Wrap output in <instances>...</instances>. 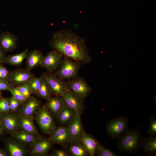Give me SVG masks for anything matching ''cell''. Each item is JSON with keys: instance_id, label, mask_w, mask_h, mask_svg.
I'll list each match as a JSON object with an SVG mask.
<instances>
[{"instance_id": "cell-1", "label": "cell", "mask_w": 156, "mask_h": 156, "mask_svg": "<svg viewBox=\"0 0 156 156\" xmlns=\"http://www.w3.org/2000/svg\"><path fill=\"white\" fill-rule=\"evenodd\" d=\"M53 50L56 51L81 65L89 63L90 55L85 38L79 36L71 29L55 32L49 42Z\"/></svg>"}, {"instance_id": "cell-2", "label": "cell", "mask_w": 156, "mask_h": 156, "mask_svg": "<svg viewBox=\"0 0 156 156\" xmlns=\"http://www.w3.org/2000/svg\"><path fill=\"white\" fill-rule=\"evenodd\" d=\"M142 138L139 129H128L124 135L118 140L117 148L120 152L129 154L138 152L141 149Z\"/></svg>"}, {"instance_id": "cell-3", "label": "cell", "mask_w": 156, "mask_h": 156, "mask_svg": "<svg viewBox=\"0 0 156 156\" xmlns=\"http://www.w3.org/2000/svg\"><path fill=\"white\" fill-rule=\"evenodd\" d=\"M129 122L128 119L125 116L112 118L106 124V132L111 138L119 140L127 131Z\"/></svg>"}, {"instance_id": "cell-4", "label": "cell", "mask_w": 156, "mask_h": 156, "mask_svg": "<svg viewBox=\"0 0 156 156\" xmlns=\"http://www.w3.org/2000/svg\"><path fill=\"white\" fill-rule=\"evenodd\" d=\"M81 66L79 63L64 56L60 66V69L54 73L64 81L75 79L78 77V72Z\"/></svg>"}, {"instance_id": "cell-5", "label": "cell", "mask_w": 156, "mask_h": 156, "mask_svg": "<svg viewBox=\"0 0 156 156\" xmlns=\"http://www.w3.org/2000/svg\"><path fill=\"white\" fill-rule=\"evenodd\" d=\"M35 120L41 130L49 134L55 127L51 114L45 105L40 107L35 114Z\"/></svg>"}, {"instance_id": "cell-6", "label": "cell", "mask_w": 156, "mask_h": 156, "mask_svg": "<svg viewBox=\"0 0 156 156\" xmlns=\"http://www.w3.org/2000/svg\"><path fill=\"white\" fill-rule=\"evenodd\" d=\"M43 74L47 80L51 96L62 97L70 90L66 82L59 78L53 73L47 72Z\"/></svg>"}, {"instance_id": "cell-7", "label": "cell", "mask_w": 156, "mask_h": 156, "mask_svg": "<svg viewBox=\"0 0 156 156\" xmlns=\"http://www.w3.org/2000/svg\"><path fill=\"white\" fill-rule=\"evenodd\" d=\"M49 134V138L53 144L60 145L66 149L70 142L68 126L60 125L55 127Z\"/></svg>"}, {"instance_id": "cell-8", "label": "cell", "mask_w": 156, "mask_h": 156, "mask_svg": "<svg viewBox=\"0 0 156 156\" xmlns=\"http://www.w3.org/2000/svg\"><path fill=\"white\" fill-rule=\"evenodd\" d=\"M70 90L84 99L92 90L91 87L83 77H78L66 82Z\"/></svg>"}, {"instance_id": "cell-9", "label": "cell", "mask_w": 156, "mask_h": 156, "mask_svg": "<svg viewBox=\"0 0 156 156\" xmlns=\"http://www.w3.org/2000/svg\"><path fill=\"white\" fill-rule=\"evenodd\" d=\"M0 121L3 130L11 134L21 130L19 115L11 112L3 113Z\"/></svg>"}, {"instance_id": "cell-10", "label": "cell", "mask_w": 156, "mask_h": 156, "mask_svg": "<svg viewBox=\"0 0 156 156\" xmlns=\"http://www.w3.org/2000/svg\"><path fill=\"white\" fill-rule=\"evenodd\" d=\"M62 97L66 105L73 109L78 116H81L85 108L84 99L70 90Z\"/></svg>"}, {"instance_id": "cell-11", "label": "cell", "mask_w": 156, "mask_h": 156, "mask_svg": "<svg viewBox=\"0 0 156 156\" xmlns=\"http://www.w3.org/2000/svg\"><path fill=\"white\" fill-rule=\"evenodd\" d=\"M53 144L49 138L40 136L29 145V152L34 156L47 155L51 148Z\"/></svg>"}, {"instance_id": "cell-12", "label": "cell", "mask_w": 156, "mask_h": 156, "mask_svg": "<svg viewBox=\"0 0 156 156\" xmlns=\"http://www.w3.org/2000/svg\"><path fill=\"white\" fill-rule=\"evenodd\" d=\"M63 55L54 50L49 52L44 56L40 66L45 69L47 72L53 73L56 71L61 64Z\"/></svg>"}, {"instance_id": "cell-13", "label": "cell", "mask_w": 156, "mask_h": 156, "mask_svg": "<svg viewBox=\"0 0 156 156\" xmlns=\"http://www.w3.org/2000/svg\"><path fill=\"white\" fill-rule=\"evenodd\" d=\"M34 75L26 68H19L11 72L10 82L14 87L27 83Z\"/></svg>"}, {"instance_id": "cell-14", "label": "cell", "mask_w": 156, "mask_h": 156, "mask_svg": "<svg viewBox=\"0 0 156 156\" xmlns=\"http://www.w3.org/2000/svg\"><path fill=\"white\" fill-rule=\"evenodd\" d=\"M16 36L9 31L0 34V47L5 53L13 51L18 47Z\"/></svg>"}, {"instance_id": "cell-15", "label": "cell", "mask_w": 156, "mask_h": 156, "mask_svg": "<svg viewBox=\"0 0 156 156\" xmlns=\"http://www.w3.org/2000/svg\"><path fill=\"white\" fill-rule=\"evenodd\" d=\"M40 102L33 96H31L22 105L20 114L33 116L40 107Z\"/></svg>"}, {"instance_id": "cell-16", "label": "cell", "mask_w": 156, "mask_h": 156, "mask_svg": "<svg viewBox=\"0 0 156 156\" xmlns=\"http://www.w3.org/2000/svg\"><path fill=\"white\" fill-rule=\"evenodd\" d=\"M77 116L73 109L65 104L56 118L60 125L68 126Z\"/></svg>"}, {"instance_id": "cell-17", "label": "cell", "mask_w": 156, "mask_h": 156, "mask_svg": "<svg viewBox=\"0 0 156 156\" xmlns=\"http://www.w3.org/2000/svg\"><path fill=\"white\" fill-rule=\"evenodd\" d=\"M25 145L15 139L9 140L6 142V146L10 155L11 156H24L28 150Z\"/></svg>"}, {"instance_id": "cell-18", "label": "cell", "mask_w": 156, "mask_h": 156, "mask_svg": "<svg viewBox=\"0 0 156 156\" xmlns=\"http://www.w3.org/2000/svg\"><path fill=\"white\" fill-rule=\"evenodd\" d=\"M80 141L89 155L94 156L96 150L100 144L96 139L92 135L84 131Z\"/></svg>"}, {"instance_id": "cell-19", "label": "cell", "mask_w": 156, "mask_h": 156, "mask_svg": "<svg viewBox=\"0 0 156 156\" xmlns=\"http://www.w3.org/2000/svg\"><path fill=\"white\" fill-rule=\"evenodd\" d=\"M44 57L43 54L37 49L29 52L26 59L27 68L29 70L40 66Z\"/></svg>"}, {"instance_id": "cell-20", "label": "cell", "mask_w": 156, "mask_h": 156, "mask_svg": "<svg viewBox=\"0 0 156 156\" xmlns=\"http://www.w3.org/2000/svg\"><path fill=\"white\" fill-rule=\"evenodd\" d=\"M68 127L70 131V141L80 140L81 136L84 131L80 116H77Z\"/></svg>"}, {"instance_id": "cell-21", "label": "cell", "mask_w": 156, "mask_h": 156, "mask_svg": "<svg viewBox=\"0 0 156 156\" xmlns=\"http://www.w3.org/2000/svg\"><path fill=\"white\" fill-rule=\"evenodd\" d=\"M65 105L62 97L55 96L48 98L45 105L51 114L56 117Z\"/></svg>"}, {"instance_id": "cell-22", "label": "cell", "mask_w": 156, "mask_h": 156, "mask_svg": "<svg viewBox=\"0 0 156 156\" xmlns=\"http://www.w3.org/2000/svg\"><path fill=\"white\" fill-rule=\"evenodd\" d=\"M19 124L22 130L40 136L34 122L33 116H26L19 114Z\"/></svg>"}, {"instance_id": "cell-23", "label": "cell", "mask_w": 156, "mask_h": 156, "mask_svg": "<svg viewBox=\"0 0 156 156\" xmlns=\"http://www.w3.org/2000/svg\"><path fill=\"white\" fill-rule=\"evenodd\" d=\"M66 149L69 155L73 156L90 155L80 140L70 141Z\"/></svg>"}, {"instance_id": "cell-24", "label": "cell", "mask_w": 156, "mask_h": 156, "mask_svg": "<svg viewBox=\"0 0 156 156\" xmlns=\"http://www.w3.org/2000/svg\"><path fill=\"white\" fill-rule=\"evenodd\" d=\"M141 149L150 155H156V136L150 135L142 138Z\"/></svg>"}, {"instance_id": "cell-25", "label": "cell", "mask_w": 156, "mask_h": 156, "mask_svg": "<svg viewBox=\"0 0 156 156\" xmlns=\"http://www.w3.org/2000/svg\"><path fill=\"white\" fill-rule=\"evenodd\" d=\"M12 136L14 139L20 141L25 145H30L40 136L20 130L11 134Z\"/></svg>"}, {"instance_id": "cell-26", "label": "cell", "mask_w": 156, "mask_h": 156, "mask_svg": "<svg viewBox=\"0 0 156 156\" xmlns=\"http://www.w3.org/2000/svg\"><path fill=\"white\" fill-rule=\"evenodd\" d=\"M28 52V50L26 49L19 53L7 56L4 63L16 66H20L26 59Z\"/></svg>"}, {"instance_id": "cell-27", "label": "cell", "mask_w": 156, "mask_h": 156, "mask_svg": "<svg viewBox=\"0 0 156 156\" xmlns=\"http://www.w3.org/2000/svg\"><path fill=\"white\" fill-rule=\"evenodd\" d=\"M41 77V84L35 94L38 97L47 100L51 96L50 89L44 75L42 74Z\"/></svg>"}, {"instance_id": "cell-28", "label": "cell", "mask_w": 156, "mask_h": 156, "mask_svg": "<svg viewBox=\"0 0 156 156\" xmlns=\"http://www.w3.org/2000/svg\"><path fill=\"white\" fill-rule=\"evenodd\" d=\"M94 155L98 156H117L116 153L111 149L99 145L96 150Z\"/></svg>"}, {"instance_id": "cell-29", "label": "cell", "mask_w": 156, "mask_h": 156, "mask_svg": "<svg viewBox=\"0 0 156 156\" xmlns=\"http://www.w3.org/2000/svg\"><path fill=\"white\" fill-rule=\"evenodd\" d=\"M41 82V77H37L34 76L27 83L32 94H36L40 87Z\"/></svg>"}, {"instance_id": "cell-30", "label": "cell", "mask_w": 156, "mask_h": 156, "mask_svg": "<svg viewBox=\"0 0 156 156\" xmlns=\"http://www.w3.org/2000/svg\"><path fill=\"white\" fill-rule=\"evenodd\" d=\"M12 95V96L16 100L22 105L27 100V99L18 90L16 87H13L9 90Z\"/></svg>"}, {"instance_id": "cell-31", "label": "cell", "mask_w": 156, "mask_h": 156, "mask_svg": "<svg viewBox=\"0 0 156 156\" xmlns=\"http://www.w3.org/2000/svg\"><path fill=\"white\" fill-rule=\"evenodd\" d=\"M147 133L152 136H156V117L154 115H152L150 116Z\"/></svg>"}, {"instance_id": "cell-32", "label": "cell", "mask_w": 156, "mask_h": 156, "mask_svg": "<svg viewBox=\"0 0 156 156\" xmlns=\"http://www.w3.org/2000/svg\"><path fill=\"white\" fill-rule=\"evenodd\" d=\"M11 72L3 64H0V80L10 82Z\"/></svg>"}, {"instance_id": "cell-33", "label": "cell", "mask_w": 156, "mask_h": 156, "mask_svg": "<svg viewBox=\"0 0 156 156\" xmlns=\"http://www.w3.org/2000/svg\"><path fill=\"white\" fill-rule=\"evenodd\" d=\"M16 87L27 99L31 96V94H32L27 83Z\"/></svg>"}, {"instance_id": "cell-34", "label": "cell", "mask_w": 156, "mask_h": 156, "mask_svg": "<svg viewBox=\"0 0 156 156\" xmlns=\"http://www.w3.org/2000/svg\"><path fill=\"white\" fill-rule=\"evenodd\" d=\"M9 98L0 99V110L3 113L10 112L9 105Z\"/></svg>"}, {"instance_id": "cell-35", "label": "cell", "mask_w": 156, "mask_h": 156, "mask_svg": "<svg viewBox=\"0 0 156 156\" xmlns=\"http://www.w3.org/2000/svg\"><path fill=\"white\" fill-rule=\"evenodd\" d=\"M9 105L10 112H16L21 104L12 96L10 98Z\"/></svg>"}, {"instance_id": "cell-36", "label": "cell", "mask_w": 156, "mask_h": 156, "mask_svg": "<svg viewBox=\"0 0 156 156\" xmlns=\"http://www.w3.org/2000/svg\"><path fill=\"white\" fill-rule=\"evenodd\" d=\"M14 87L9 82L0 80V91H8L12 87Z\"/></svg>"}, {"instance_id": "cell-37", "label": "cell", "mask_w": 156, "mask_h": 156, "mask_svg": "<svg viewBox=\"0 0 156 156\" xmlns=\"http://www.w3.org/2000/svg\"><path fill=\"white\" fill-rule=\"evenodd\" d=\"M52 155L54 156H68V153L63 149H55Z\"/></svg>"}, {"instance_id": "cell-38", "label": "cell", "mask_w": 156, "mask_h": 156, "mask_svg": "<svg viewBox=\"0 0 156 156\" xmlns=\"http://www.w3.org/2000/svg\"><path fill=\"white\" fill-rule=\"evenodd\" d=\"M6 53L0 47V64L4 63L7 57Z\"/></svg>"}, {"instance_id": "cell-39", "label": "cell", "mask_w": 156, "mask_h": 156, "mask_svg": "<svg viewBox=\"0 0 156 156\" xmlns=\"http://www.w3.org/2000/svg\"><path fill=\"white\" fill-rule=\"evenodd\" d=\"M7 154L3 150L0 149V156H6Z\"/></svg>"}, {"instance_id": "cell-40", "label": "cell", "mask_w": 156, "mask_h": 156, "mask_svg": "<svg viewBox=\"0 0 156 156\" xmlns=\"http://www.w3.org/2000/svg\"><path fill=\"white\" fill-rule=\"evenodd\" d=\"M4 130L1 125V123L0 120V137L3 134V131Z\"/></svg>"}, {"instance_id": "cell-41", "label": "cell", "mask_w": 156, "mask_h": 156, "mask_svg": "<svg viewBox=\"0 0 156 156\" xmlns=\"http://www.w3.org/2000/svg\"><path fill=\"white\" fill-rule=\"evenodd\" d=\"M3 114V113L0 110V120Z\"/></svg>"}, {"instance_id": "cell-42", "label": "cell", "mask_w": 156, "mask_h": 156, "mask_svg": "<svg viewBox=\"0 0 156 156\" xmlns=\"http://www.w3.org/2000/svg\"><path fill=\"white\" fill-rule=\"evenodd\" d=\"M2 94L1 92L0 91V99L2 98Z\"/></svg>"}]
</instances>
